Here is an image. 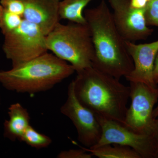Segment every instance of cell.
<instances>
[{"mask_svg": "<svg viewBox=\"0 0 158 158\" xmlns=\"http://www.w3.org/2000/svg\"><path fill=\"white\" fill-rule=\"evenodd\" d=\"M90 30L94 56L92 66L120 80L128 76L134 68L126 43L116 28L109 6L102 0L95 8L84 13Z\"/></svg>", "mask_w": 158, "mask_h": 158, "instance_id": "6da1fadb", "label": "cell"}, {"mask_svg": "<svg viewBox=\"0 0 158 158\" xmlns=\"http://www.w3.org/2000/svg\"><path fill=\"white\" fill-rule=\"evenodd\" d=\"M75 93L81 103L95 115L123 124L130 98V86L91 66L76 72Z\"/></svg>", "mask_w": 158, "mask_h": 158, "instance_id": "7a4b0ae2", "label": "cell"}, {"mask_svg": "<svg viewBox=\"0 0 158 158\" xmlns=\"http://www.w3.org/2000/svg\"><path fill=\"white\" fill-rule=\"evenodd\" d=\"M74 72L72 65L48 52L0 71V84L8 90L34 94L52 89Z\"/></svg>", "mask_w": 158, "mask_h": 158, "instance_id": "3957f363", "label": "cell"}, {"mask_svg": "<svg viewBox=\"0 0 158 158\" xmlns=\"http://www.w3.org/2000/svg\"><path fill=\"white\" fill-rule=\"evenodd\" d=\"M48 50L73 66L76 72L92 66L94 50L87 24L58 23L46 36Z\"/></svg>", "mask_w": 158, "mask_h": 158, "instance_id": "277c9868", "label": "cell"}, {"mask_svg": "<svg viewBox=\"0 0 158 158\" xmlns=\"http://www.w3.org/2000/svg\"><path fill=\"white\" fill-rule=\"evenodd\" d=\"M3 35V52L12 65L27 62L48 52L46 35L38 26L24 19L18 27Z\"/></svg>", "mask_w": 158, "mask_h": 158, "instance_id": "5b68a950", "label": "cell"}, {"mask_svg": "<svg viewBox=\"0 0 158 158\" xmlns=\"http://www.w3.org/2000/svg\"><path fill=\"white\" fill-rule=\"evenodd\" d=\"M130 83L131 104L123 125L138 134L151 135L155 123L153 111L158 101V87L140 82Z\"/></svg>", "mask_w": 158, "mask_h": 158, "instance_id": "8992f818", "label": "cell"}, {"mask_svg": "<svg viewBox=\"0 0 158 158\" xmlns=\"http://www.w3.org/2000/svg\"><path fill=\"white\" fill-rule=\"evenodd\" d=\"M60 112L72 122L78 140L85 147L90 148L97 144L101 137V126L96 115L77 98L73 81L69 85L67 99Z\"/></svg>", "mask_w": 158, "mask_h": 158, "instance_id": "52a82bcc", "label": "cell"}, {"mask_svg": "<svg viewBox=\"0 0 158 158\" xmlns=\"http://www.w3.org/2000/svg\"><path fill=\"white\" fill-rule=\"evenodd\" d=\"M96 116L101 126L102 135L97 144L93 147L118 144L132 148L141 158H154V147L151 135L138 134L118 122Z\"/></svg>", "mask_w": 158, "mask_h": 158, "instance_id": "ba28073f", "label": "cell"}, {"mask_svg": "<svg viewBox=\"0 0 158 158\" xmlns=\"http://www.w3.org/2000/svg\"><path fill=\"white\" fill-rule=\"evenodd\" d=\"M114 23L126 41L135 42L145 40L152 35L145 17V9H134L130 0H109Z\"/></svg>", "mask_w": 158, "mask_h": 158, "instance_id": "9c48e42d", "label": "cell"}, {"mask_svg": "<svg viewBox=\"0 0 158 158\" xmlns=\"http://www.w3.org/2000/svg\"><path fill=\"white\" fill-rule=\"evenodd\" d=\"M127 48L132 59L134 68L131 73L126 77L129 82H140L156 88L153 78L155 60L158 52V40L149 43L136 44L126 41Z\"/></svg>", "mask_w": 158, "mask_h": 158, "instance_id": "30bf717a", "label": "cell"}, {"mask_svg": "<svg viewBox=\"0 0 158 158\" xmlns=\"http://www.w3.org/2000/svg\"><path fill=\"white\" fill-rule=\"evenodd\" d=\"M24 6L23 18L36 25L46 35L59 22L60 0H21Z\"/></svg>", "mask_w": 158, "mask_h": 158, "instance_id": "8fae6325", "label": "cell"}, {"mask_svg": "<svg viewBox=\"0 0 158 158\" xmlns=\"http://www.w3.org/2000/svg\"><path fill=\"white\" fill-rule=\"evenodd\" d=\"M9 119L4 123V136L12 141L20 139L30 124L27 110L19 103L10 105L8 109Z\"/></svg>", "mask_w": 158, "mask_h": 158, "instance_id": "7c38bea8", "label": "cell"}, {"mask_svg": "<svg viewBox=\"0 0 158 158\" xmlns=\"http://www.w3.org/2000/svg\"><path fill=\"white\" fill-rule=\"evenodd\" d=\"M93 0H60L59 13L60 19L68 20L70 22L86 24L84 15L85 7Z\"/></svg>", "mask_w": 158, "mask_h": 158, "instance_id": "4fadbf2b", "label": "cell"}, {"mask_svg": "<svg viewBox=\"0 0 158 158\" xmlns=\"http://www.w3.org/2000/svg\"><path fill=\"white\" fill-rule=\"evenodd\" d=\"M99 158H141V156L131 148L115 144H108L90 148L81 146Z\"/></svg>", "mask_w": 158, "mask_h": 158, "instance_id": "5bb4252c", "label": "cell"}, {"mask_svg": "<svg viewBox=\"0 0 158 158\" xmlns=\"http://www.w3.org/2000/svg\"><path fill=\"white\" fill-rule=\"evenodd\" d=\"M20 141H23L31 147L40 149L48 147L52 143L50 138L40 133L31 125L26 130Z\"/></svg>", "mask_w": 158, "mask_h": 158, "instance_id": "9a60e30c", "label": "cell"}, {"mask_svg": "<svg viewBox=\"0 0 158 158\" xmlns=\"http://www.w3.org/2000/svg\"><path fill=\"white\" fill-rule=\"evenodd\" d=\"M23 19L20 15L11 13L0 6V30L3 35L18 27Z\"/></svg>", "mask_w": 158, "mask_h": 158, "instance_id": "2e32d148", "label": "cell"}, {"mask_svg": "<svg viewBox=\"0 0 158 158\" xmlns=\"http://www.w3.org/2000/svg\"><path fill=\"white\" fill-rule=\"evenodd\" d=\"M145 14L148 26L158 27V0L148 2Z\"/></svg>", "mask_w": 158, "mask_h": 158, "instance_id": "e0dca14e", "label": "cell"}, {"mask_svg": "<svg viewBox=\"0 0 158 158\" xmlns=\"http://www.w3.org/2000/svg\"><path fill=\"white\" fill-rule=\"evenodd\" d=\"M0 6L7 11L23 18L24 6L21 0H1Z\"/></svg>", "mask_w": 158, "mask_h": 158, "instance_id": "ac0fdd59", "label": "cell"}, {"mask_svg": "<svg viewBox=\"0 0 158 158\" xmlns=\"http://www.w3.org/2000/svg\"><path fill=\"white\" fill-rule=\"evenodd\" d=\"M81 149L62 151L57 156L59 158H91L93 156L90 152L80 146Z\"/></svg>", "mask_w": 158, "mask_h": 158, "instance_id": "d6986e66", "label": "cell"}, {"mask_svg": "<svg viewBox=\"0 0 158 158\" xmlns=\"http://www.w3.org/2000/svg\"><path fill=\"white\" fill-rule=\"evenodd\" d=\"M151 135L154 147V158H158V117L156 118L154 127Z\"/></svg>", "mask_w": 158, "mask_h": 158, "instance_id": "ffe728a7", "label": "cell"}, {"mask_svg": "<svg viewBox=\"0 0 158 158\" xmlns=\"http://www.w3.org/2000/svg\"><path fill=\"white\" fill-rule=\"evenodd\" d=\"M130 5L134 9H146L148 0H130Z\"/></svg>", "mask_w": 158, "mask_h": 158, "instance_id": "44dd1931", "label": "cell"}, {"mask_svg": "<svg viewBox=\"0 0 158 158\" xmlns=\"http://www.w3.org/2000/svg\"><path fill=\"white\" fill-rule=\"evenodd\" d=\"M154 81L157 85L158 84V52L155 60L153 69Z\"/></svg>", "mask_w": 158, "mask_h": 158, "instance_id": "7402d4cb", "label": "cell"}, {"mask_svg": "<svg viewBox=\"0 0 158 158\" xmlns=\"http://www.w3.org/2000/svg\"><path fill=\"white\" fill-rule=\"evenodd\" d=\"M153 116L155 118H157L158 117V105L154 110Z\"/></svg>", "mask_w": 158, "mask_h": 158, "instance_id": "603a6c76", "label": "cell"}]
</instances>
